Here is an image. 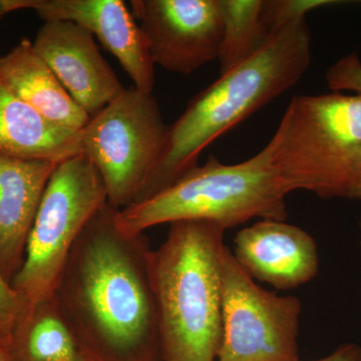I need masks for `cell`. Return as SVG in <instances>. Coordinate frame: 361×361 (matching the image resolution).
Returning <instances> with one entry per match:
<instances>
[{
    "mask_svg": "<svg viewBox=\"0 0 361 361\" xmlns=\"http://www.w3.org/2000/svg\"><path fill=\"white\" fill-rule=\"evenodd\" d=\"M116 211L90 221L52 297L85 361H164L149 239L121 232Z\"/></svg>",
    "mask_w": 361,
    "mask_h": 361,
    "instance_id": "6da1fadb",
    "label": "cell"
},
{
    "mask_svg": "<svg viewBox=\"0 0 361 361\" xmlns=\"http://www.w3.org/2000/svg\"><path fill=\"white\" fill-rule=\"evenodd\" d=\"M306 20L279 30L262 49L191 99L169 125L165 145L137 202L160 193L199 165V157L221 135L292 89L310 68Z\"/></svg>",
    "mask_w": 361,
    "mask_h": 361,
    "instance_id": "7a4b0ae2",
    "label": "cell"
},
{
    "mask_svg": "<svg viewBox=\"0 0 361 361\" xmlns=\"http://www.w3.org/2000/svg\"><path fill=\"white\" fill-rule=\"evenodd\" d=\"M223 226L171 223L149 254L164 361H217L222 343Z\"/></svg>",
    "mask_w": 361,
    "mask_h": 361,
    "instance_id": "3957f363",
    "label": "cell"
},
{
    "mask_svg": "<svg viewBox=\"0 0 361 361\" xmlns=\"http://www.w3.org/2000/svg\"><path fill=\"white\" fill-rule=\"evenodd\" d=\"M287 195L267 144L238 164L210 156L160 193L116 211L115 223L135 236L178 221H210L226 230L252 219L286 221Z\"/></svg>",
    "mask_w": 361,
    "mask_h": 361,
    "instance_id": "277c9868",
    "label": "cell"
},
{
    "mask_svg": "<svg viewBox=\"0 0 361 361\" xmlns=\"http://www.w3.org/2000/svg\"><path fill=\"white\" fill-rule=\"evenodd\" d=\"M268 145L287 193L349 198L361 166V96L293 97Z\"/></svg>",
    "mask_w": 361,
    "mask_h": 361,
    "instance_id": "5b68a950",
    "label": "cell"
},
{
    "mask_svg": "<svg viewBox=\"0 0 361 361\" xmlns=\"http://www.w3.org/2000/svg\"><path fill=\"white\" fill-rule=\"evenodd\" d=\"M106 203L104 180L85 154L59 164L30 230L25 261L11 282L23 312L51 298L75 242Z\"/></svg>",
    "mask_w": 361,
    "mask_h": 361,
    "instance_id": "8992f818",
    "label": "cell"
},
{
    "mask_svg": "<svg viewBox=\"0 0 361 361\" xmlns=\"http://www.w3.org/2000/svg\"><path fill=\"white\" fill-rule=\"evenodd\" d=\"M168 127L153 94L134 87L82 130V154L96 166L116 210L137 202L160 158Z\"/></svg>",
    "mask_w": 361,
    "mask_h": 361,
    "instance_id": "52a82bcc",
    "label": "cell"
},
{
    "mask_svg": "<svg viewBox=\"0 0 361 361\" xmlns=\"http://www.w3.org/2000/svg\"><path fill=\"white\" fill-rule=\"evenodd\" d=\"M301 302L263 288L226 246L222 343L217 361H298Z\"/></svg>",
    "mask_w": 361,
    "mask_h": 361,
    "instance_id": "ba28073f",
    "label": "cell"
},
{
    "mask_svg": "<svg viewBox=\"0 0 361 361\" xmlns=\"http://www.w3.org/2000/svg\"><path fill=\"white\" fill-rule=\"evenodd\" d=\"M130 4L155 65L188 75L219 59L220 0H133Z\"/></svg>",
    "mask_w": 361,
    "mask_h": 361,
    "instance_id": "9c48e42d",
    "label": "cell"
},
{
    "mask_svg": "<svg viewBox=\"0 0 361 361\" xmlns=\"http://www.w3.org/2000/svg\"><path fill=\"white\" fill-rule=\"evenodd\" d=\"M7 13L33 9L44 21L77 23L116 56L135 89L153 94L155 63L140 26L122 0H4Z\"/></svg>",
    "mask_w": 361,
    "mask_h": 361,
    "instance_id": "30bf717a",
    "label": "cell"
},
{
    "mask_svg": "<svg viewBox=\"0 0 361 361\" xmlns=\"http://www.w3.org/2000/svg\"><path fill=\"white\" fill-rule=\"evenodd\" d=\"M32 45L73 101L90 118L126 90L102 56L94 35L77 23L44 21Z\"/></svg>",
    "mask_w": 361,
    "mask_h": 361,
    "instance_id": "8fae6325",
    "label": "cell"
},
{
    "mask_svg": "<svg viewBox=\"0 0 361 361\" xmlns=\"http://www.w3.org/2000/svg\"><path fill=\"white\" fill-rule=\"evenodd\" d=\"M233 256L244 271L278 290H290L317 276L314 238L286 221L259 220L237 233Z\"/></svg>",
    "mask_w": 361,
    "mask_h": 361,
    "instance_id": "7c38bea8",
    "label": "cell"
},
{
    "mask_svg": "<svg viewBox=\"0 0 361 361\" xmlns=\"http://www.w3.org/2000/svg\"><path fill=\"white\" fill-rule=\"evenodd\" d=\"M59 163L0 155V271L11 285L52 173Z\"/></svg>",
    "mask_w": 361,
    "mask_h": 361,
    "instance_id": "4fadbf2b",
    "label": "cell"
},
{
    "mask_svg": "<svg viewBox=\"0 0 361 361\" xmlns=\"http://www.w3.org/2000/svg\"><path fill=\"white\" fill-rule=\"evenodd\" d=\"M0 80L45 120L59 127L82 132L90 116L70 96L59 78L23 39L0 56Z\"/></svg>",
    "mask_w": 361,
    "mask_h": 361,
    "instance_id": "5bb4252c",
    "label": "cell"
},
{
    "mask_svg": "<svg viewBox=\"0 0 361 361\" xmlns=\"http://www.w3.org/2000/svg\"><path fill=\"white\" fill-rule=\"evenodd\" d=\"M80 154L82 132L45 120L0 80V155L61 163Z\"/></svg>",
    "mask_w": 361,
    "mask_h": 361,
    "instance_id": "9a60e30c",
    "label": "cell"
},
{
    "mask_svg": "<svg viewBox=\"0 0 361 361\" xmlns=\"http://www.w3.org/2000/svg\"><path fill=\"white\" fill-rule=\"evenodd\" d=\"M6 348L13 361H77L82 357L54 297L21 313Z\"/></svg>",
    "mask_w": 361,
    "mask_h": 361,
    "instance_id": "2e32d148",
    "label": "cell"
},
{
    "mask_svg": "<svg viewBox=\"0 0 361 361\" xmlns=\"http://www.w3.org/2000/svg\"><path fill=\"white\" fill-rule=\"evenodd\" d=\"M222 39L220 73H227L262 49L272 35L263 23L262 0H220Z\"/></svg>",
    "mask_w": 361,
    "mask_h": 361,
    "instance_id": "e0dca14e",
    "label": "cell"
},
{
    "mask_svg": "<svg viewBox=\"0 0 361 361\" xmlns=\"http://www.w3.org/2000/svg\"><path fill=\"white\" fill-rule=\"evenodd\" d=\"M336 0H262V20L271 35L287 26L306 20V16L322 7L336 6Z\"/></svg>",
    "mask_w": 361,
    "mask_h": 361,
    "instance_id": "ac0fdd59",
    "label": "cell"
},
{
    "mask_svg": "<svg viewBox=\"0 0 361 361\" xmlns=\"http://www.w3.org/2000/svg\"><path fill=\"white\" fill-rule=\"evenodd\" d=\"M325 80L331 92H355L361 96V59L357 52H351L329 66Z\"/></svg>",
    "mask_w": 361,
    "mask_h": 361,
    "instance_id": "d6986e66",
    "label": "cell"
},
{
    "mask_svg": "<svg viewBox=\"0 0 361 361\" xmlns=\"http://www.w3.org/2000/svg\"><path fill=\"white\" fill-rule=\"evenodd\" d=\"M21 312L23 304L18 294L0 271V341L6 345Z\"/></svg>",
    "mask_w": 361,
    "mask_h": 361,
    "instance_id": "ffe728a7",
    "label": "cell"
},
{
    "mask_svg": "<svg viewBox=\"0 0 361 361\" xmlns=\"http://www.w3.org/2000/svg\"><path fill=\"white\" fill-rule=\"evenodd\" d=\"M310 361H361V348L355 343L342 344L331 355Z\"/></svg>",
    "mask_w": 361,
    "mask_h": 361,
    "instance_id": "44dd1931",
    "label": "cell"
},
{
    "mask_svg": "<svg viewBox=\"0 0 361 361\" xmlns=\"http://www.w3.org/2000/svg\"><path fill=\"white\" fill-rule=\"evenodd\" d=\"M348 199L361 200V166L358 174L356 176L355 183H353V189H351Z\"/></svg>",
    "mask_w": 361,
    "mask_h": 361,
    "instance_id": "7402d4cb",
    "label": "cell"
},
{
    "mask_svg": "<svg viewBox=\"0 0 361 361\" xmlns=\"http://www.w3.org/2000/svg\"><path fill=\"white\" fill-rule=\"evenodd\" d=\"M0 361H13L8 349L1 341H0Z\"/></svg>",
    "mask_w": 361,
    "mask_h": 361,
    "instance_id": "603a6c76",
    "label": "cell"
},
{
    "mask_svg": "<svg viewBox=\"0 0 361 361\" xmlns=\"http://www.w3.org/2000/svg\"><path fill=\"white\" fill-rule=\"evenodd\" d=\"M6 4H4V0H0V20L7 14Z\"/></svg>",
    "mask_w": 361,
    "mask_h": 361,
    "instance_id": "cb8c5ba5",
    "label": "cell"
},
{
    "mask_svg": "<svg viewBox=\"0 0 361 361\" xmlns=\"http://www.w3.org/2000/svg\"><path fill=\"white\" fill-rule=\"evenodd\" d=\"M358 224H360V246H361V219L360 220V223H358Z\"/></svg>",
    "mask_w": 361,
    "mask_h": 361,
    "instance_id": "d4e9b609",
    "label": "cell"
},
{
    "mask_svg": "<svg viewBox=\"0 0 361 361\" xmlns=\"http://www.w3.org/2000/svg\"><path fill=\"white\" fill-rule=\"evenodd\" d=\"M77 361H85V360H84V358L80 357V358H78V360Z\"/></svg>",
    "mask_w": 361,
    "mask_h": 361,
    "instance_id": "484cf974",
    "label": "cell"
}]
</instances>
